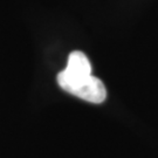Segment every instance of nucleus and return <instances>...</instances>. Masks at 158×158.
I'll return each instance as SVG.
<instances>
[{
    "instance_id": "obj_1",
    "label": "nucleus",
    "mask_w": 158,
    "mask_h": 158,
    "mask_svg": "<svg viewBox=\"0 0 158 158\" xmlns=\"http://www.w3.org/2000/svg\"><path fill=\"white\" fill-rule=\"evenodd\" d=\"M61 89L81 100L100 104L107 98V89L100 79L91 74H73L66 69L56 76Z\"/></svg>"
},
{
    "instance_id": "obj_2",
    "label": "nucleus",
    "mask_w": 158,
    "mask_h": 158,
    "mask_svg": "<svg viewBox=\"0 0 158 158\" xmlns=\"http://www.w3.org/2000/svg\"><path fill=\"white\" fill-rule=\"evenodd\" d=\"M66 70L73 74H91V66L85 53L75 51L68 56Z\"/></svg>"
}]
</instances>
